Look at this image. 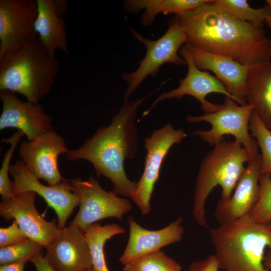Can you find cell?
I'll list each match as a JSON object with an SVG mask.
<instances>
[{"instance_id":"32","label":"cell","mask_w":271,"mask_h":271,"mask_svg":"<svg viewBox=\"0 0 271 271\" xmlns=\"http://www.w3.org/2000/svg\"><path fill=\"white\" fill-rule=\"evenodd\" d=\"M30 261L35 266L37 271H56L43 256L42 252L35 255Z\"/></svg>"},{"instance_id":"17","label":"cell","mask_w":271,"mask_h":271,"mask_svg":"<svg viewBox=\"0 0 271 271\" xmlns=\"http://www.w3.org/2000/svg\"><path fill=\"white\" fill-rule=\"evenodd\" d=\"M261 156L250 158L229 199H220L215 217L219 224L233 221L248 216L257 202L260 191Z\"/></svg>"},{"instance_id":"1","label":"cell","mask_w":271,"mask_h":271,"mask_svg":"<svg viewBox=\"0 0 271 271\" xmlns=\"http://www.w3.org/2000/svg\"><path fill=\"white\" fill-rule=\"evenodd\" d=\"M213 2L175 16L184 28L185 45L249 67L270 61L269 40L264 29L235 18Z\"/></svg>"},{"instance_id":"13","label":"cell","mask_w":271,"mask_h":271,"mask_svg":"<svg viewBox=\"0 0 271 271\" xmlns=\"http://www.w3.org/2000/svg\"><path fill=\"white\" fill-rule=\"evenodd\" d=\"M35 0L0 1V56L7 51L38 38Z\"/></svg>"},{"instance_id":"4","label":"cell","mask_w":271,"mask_h":271,"mask_svg":"<svg viewBox=\"0 0 271 271\" xmlns=\"http://www.w3.org/2000/svg\"><path fill=\"white\" fill-rule=\"evenodd\" d=\"M219 269L267 271L264 253L271 250V222L257 223L248 216L220 224L209 231Z\"/></svg>"},{"instance_id":"10","label":"cell","mask_w":271,"mask_h":271,"mask_svg":"<svg viewBox=\"0 0 271 271\" xmlns=\"http://www.w3.org/2000/svg\"><path fill=\"white\" fill-rule=\"evenodd\" d=\"M10 173L13 178L14 196L28 191L39 195L56 212L58 228L63 229L68 218L79 203V197L72 191L69 180L65 179L53 186L45 185L28 170L22 160L11 164Z\"/></svg>"},{"instance_id":"5","label":"cell","mask_w":271,"mask_h":271,"mask_svg":"<svg viewBox=\"0 0 271 271\" xmlns=\"http://www.w3.org/2000/svg\"><path fill=\"white\" fill-rule=\"evenodd\" d=\"M249 157L239 142L224 140L214 146L202 160L196 177L192 213L200 226L208 228L206 202L217 186L222 189L221 199L228 200L248 163Z\"/></svg>"},{"instance_id":"29","label":"cell","mask_w":271,"mask_h":271,"mask_svg":"<svg viewBox=\"0 0 271 271\" xmlns=\"http://www.w3.org/2000/svg\"><path fill=\"white\" fill-rule=\"evenodd\" d=\"M24 133L18 130L9 138L3 139L2 142L9 144L10 148L5 154L0 170V194L3 200H7L14 197L13 191V183L9 177L11 160L13 153Z\"/></svg>"},{"instance_id":"2","label":"cell","mask_w":271,"mask_h":271,"mask_svg":"<svg viewBox=\"0 0 271 271\" xmlns=\"http://www.w3.org/2000/svg\"><path fill=\"white\" fill-rule=\"evenodd\" d=\"M133 101H124L107 126L99 127L78 149L69 150L65 158L70 161L90 162L97 177L105 176L113 184L112 192L131 199L137 182L125 173L126 159H133L137 152V129L135 123L138 109L151 94Z\"/></svg>"},{"instance_id":"12","label":"cell","mask_w":271,"mask_h":271,"mask_svg":"<svg viewBox=\"0 0 271 271\" xmlns=\"http://www.w3.org/2000/svg\"><path fill=\"white\" fill-rule=\"evenodd\" d=\"M68 151L64 138L52 130L33 141L23 142L19 154L32 174L53 186L65 180L60 172L58 158Z\"/></svg>"},{"instance_id":"23","label":"cell","mask_w":271,"mask_h":271,"mask_svg":"<svg viewBox=\"0 0 271 271\" xmlns=\"http://www.w3.org/2000/svg\"><path fill=\"white\" fill-rule=\"evenodd\" d=\"M84 231L91 255L93 268L95 271H109L105 259L104 244L111 237L125 233V229L115 223L103 226L94 223Z\"/></svg>"},{"instance_id":"22","label":"cell","mask_w":271,"mask_h":271,"mask_svg":"<svg viewBox=\"0 0 271 271\" xmlns=\"http://www.w3.org/2000/svg\"><path fill=\"white\" fill-rule=\"evenodd\" d=\"M212 0H126L123 3L124 8L128 12L138 13L145 10L140 18L144 27L150 26L156 17L162 13L167 15L174 14L182 15Z\"/></svg>"},{"instance_id":"14","label":"cell","mask_w":271,"mask_h":271,"mask_svg":"<svg viewBox=\"0 0 271 271\" xmlns=\"http://www.w3.org/2000/svg\"><path fill=\"white\" fill-rule=\"evenodd\" d=\"M36 193L28 191L2 200L0 215L7 221L15 220L20 228L31 240L46 247L58 234L56 220L48 221L37 211L35 204Z\"/></svg>"},{"instance_id":"19","label":"cell","mask_w":271,"mask_h":271,"mask_svg":"<svg viewBox=\"0 0 271 271\" xmlns=\"http://www.w3.org/2000/svg\"><path fill=\"white\" fill-rule=\"evenodd\" d=\"M186 46L191 51L195 63L200 69L212 72L238 104H247L246 82L250 67L226 56Z\"/></svg>"},{"instance_id":"16","label":"cell","mask_w":271,"mask_h":271,"mask_svg":"<svg viewBox=\"0 0 271 271\" xmlns=\"http://www.w3.org/2000/svg\"><path fill=\"white\" fill-rule=\"evenodd\" d=\"M45 248V257L56 271H83L93 267L84 231L75 226L61 229Z\"/></svg>"},{"instance_id":"20","label":"cell","mask_w":271,"mask_h":271,"mask_svg":"<svg viewBox=\"0 0 271 271\" xmlns=\"http://www.w3.org/2000/svg\"><path fill=\"white\" fill-rule=\"evenodd\" d=\"M38 16L35 30L44 47L55 55L59 49L69 54L66 32V25L63 17L68 3L66 0H36Z\"/></svg>"},{"instance_id":"3","label":"cell","mask_w":271,"mask_h":271,"mask_svg":"<svg viewBox=\"0 0 271 271\" xmlns=\"http://www.w3.org/2000/svg\"><path fill=\"white\" fill-rule=\"evenodd\" d=\"M59 69L55 55L38 38L0 56V92L18 93L39 104L51 91Z\"/></svg>"},{"instance_id":"18","label":"cell","mask_w":271,"mask_h":271,"mask_svg":"<svg viewBox=\"0 0 271 271\" xmlns=\"http://www.w3.org/2000/svg\"><path fill=\"white\" fill-rule=\"evenodd\" d=\"M128 223L129 237L119 259L123 265L141 256L180 241L185 231L181 217L168 226L155 230L142 227L130 216L128 217Z\"/></svg>"},{"instance_id":"21","label":"cell","mask_w":271,"mask_h":271,"mask_svg":"<svg viewBox=\"0 0 271 271\" xmlns=\"http://www.w3.org/2000/svg\"><path fill=\"white\" fill-rule=\"evenodd\" d=\"M245 98L253 111L271 130V61L249 68L246 82Z\"/></svg>"},{"instance_id":"31","label":"cell","mask_w":271,"mask_h":271,"mask_svg":"<svg viewBox=\"0 0 271 271\" xmlns=\"http://www.w3.org/2000/svg\"><path fill=\"white\" fill-rule=\"evenodd\" d=\"M219 267L214 254L191 262L188 271H219Z\"/></svg>"},{"instance_id":"6","label":"cell","mask_w":271,"mask_h":271,"mask_svg":"<svg viewBox=\"0 0 271 271\" xmlns=\"http://www.w3.org/2000/svg\"><path fill=\"white\" fill-rule=\"evenodd\" d=\"M168 26L165 33L156 40L144 38L135 30L130 29L135 39L145 46L146 53L139 62L136 70L122 75V79L128 84L123 95L124 101L128 100L147 77L155 76L163 64L168 63L178 65L186 64L185 60L179 56L181 48L186 43L184 28L175 17L169 20Z\"/></svg>"},{"instance_id":"26","label":"cell","mask_w":271,"mask_h":271,"mask_svg":"<svg viewBox=\"0 0 271 271\" xmlns=\"http://www.w3.org/2000/svg\"><path fill=\"white\" fill-rule=\"evenodd\" d=\"M249 130L261 151L260 173L271 178V130L253 111L250 119Z\"/></svg>"},{"instance_id":"15","label":"cell","mask_w":271,"mask_h":271,"mask_svg":"<svg viewBox=\"0 0 271 271\" xmlns=\"http://www.w3.org/2000/svg\"><path fill=\"white\" fill-rule=\"evenodd\" d=\"M2 111L0 129L15 128L23 131L29 141L53 130L52 118L39 104L23 101L11 91L0 92Z\"/></svg>"},{"instance_id":"28","label":"cell","mask_w":271,"mask_h":271,"mask_svg":"<svg viewBox=\"0 0 271 271\" xmlns=\"http://www.w3.org/2000/svg\"><path fill=\"white\" fill-rule=\"evenodd\" d=\"M258 200L250 211V219L257 223L271 222V178L260 175Z\"/></svg>"},{"instance_id":"8","label":"cell","mask_w":271,"mask_h":271,"mask_svg":"<svg viewBox=\"0 0 271 271\" xmlns=\"http://www.w3.org/2000/svg\"><path fill=\"white\" fill-rule=\"evenodd\" d=\"M69 182L72 191L79 197V208L69 225L84 231L90 225L104 218L114 217L121 220L132 208L128 199L105 191L92 176L87 180L76 178Z\"/></svg>"},{"instance_id":"34","label":"cell","mask_w":271,"mask_h":271,"mask_svg":"<svg viewBox=\"0 0 271 271\" xmlns=\"http://www.w3.org/2000/svg\"><path fill=\"white\" fill-rule=\"evenodd\" d=\"M263 264L266 270L267 271L271 270V250H270V252L265 256Z\"/></svg>"},{"instance_id":"33","label":"cell","mask_w":271,"mask_h":271,"mask_svg":"<svg viewBox=\"0 0 271 271\" xmlns=\"http://www.w3.org/2000/svg\"><path fill=\"white\" fill-rule=\"evenodd\" d=\"M28 260H22L0 265V271H24V266Z\"/></svg>"},{"instance_id":"25","label":"cell","mask_w":271,"mask_h":271,"mask_svg":"<svg viewBox=\"0 0 271 271\" xmlns=\"http://www.w3.org/2000/svg\"><path fill=\"white\" fill-rule=\"evenodd\" d=\"M181 265L163 250L141 256L123 265V271H181Z\"/></svg>"},{"instance_id":"9","label":"cell","mask_w":271,"mask_h":271,"mask_svg":"<svg viewBox=\"0 0 271 271\" xmlns=\"http://www.w3.org/2000/svg\"><path fill=\"white\" fill-rule=\"evenodd\" d=\"M187 136L182 129H175L171 124L167 123L145 139L147 153L144 169L131 198L142 215H147L151 211L152 194L166 155L174 145L180 144Z\"/></svg>"},{"instance_id":"35","label":"cell","mask_w":271,"mask_h":271,"mask_svg":"<svg viewBox=\"0 0 271 271\" xmlns=\"http://www.w3.org/2000/svg\"><path fill=\"white\" fill-rule=\"evenodd\" d=\"M266 4L268 6L270 9V14L265 20V23L270 28H271V0H266Z\"/></svg>"},{"instance_id":"11","label":"cell","mask_w":271,"mask_h":271,"mask_svg":"<svg viewBox=\"0 0 271 271\" xmlns=\"http://www.w3.org/2000/svg\"><path fill=\"white\" fill-rule=\"evenodd\" d=\"M179 55L185 60L187 65L186 76L180 80L177 88L161 94L151 107L143 113V117L147 115L159 102L166 99H180L186 95L197 99L205 113L216 111L222 107V104H214L206 99L207 96L210 93H220L233 100L223 84L215 76L196 66L191 51L185 45L181 48Z\"/></svg>"},{"instance_id":"30","label":"cell","mask_w":271,"mask_h":271,"mask_svg":"<svg viewBox=\"0 0 271 271\" xmlns=\"http://www.w3.org/2000/svg\"><path fill=\"white\" fill-rule=\"evenodd\" d=\"M30 238L13 220L7 227L0 228V247H3L28 240Z\"/></svg>"},{"instance_id":"36","label":"cell","mask_w":271,"mask_h":271,"mask_svg":"<svg viewBox=\"0 0 271 271\" xmlns=\"http://www.w3.org/2000/svg\"><path fill=\"white\" fill-rule=\"evenodd\" d=\"M83 271H95L93 267H90Z\"/></svg>"},{"instance_id":"24","label":"cell","mask_w":271,"mask_h":271,"mask_svg":"<svg viewBox=\"0 0 271 271\" xmlns=\"http://www.w3.org/2000/svg\"><path fill=\"white\" fill-rule=\"evenodd\" d=\"M213 4L235 18L261 28H263L270 14L267 4L263 7L253 8L246 0H215Z\"/></svg>"},{"instance_id":"27","label":"cell","mask_w":271,"mask_h":271,"mask_svg":"<svg viewBox=\"0 0 271 271\" xmlns=\"http://www.w3.org/2000/svg\"><path fill=\"white\" fill-rule=\"evenodd\" d=\"M44 246L29 239L27 241L0 248V265L22 260L30 261L36 254L43 252Z\"/></svg>"},{"instance_id":"37","label":"cell","mask_w":271,"mask_h":271,"mask_svg":"<svg viewBox=\"0 0 271 271\" xmlns=\"http://www.w3.org/2000/svg\"><path fill=\"white\" fill-rule=\"evenodd\" d=\"M269 45H270V48L271 50V39L269 40Z\"/></svg>"},{"instance_id":"7","label":"cell","mask_w":271,"mask_h":271,"mask_svg":"<svg viewBox=\"0 0 271 271\" xmlns=\"http://www.w3.org/2000/svg\"><path fill=\"white\" fill-rule=\"evenodd\" d=\"M252 106L238 104L225 96L224 103L219 110L200 116L188 115L186 120L190 123L205 121L209 123V130H197L193 134L211 146L223 141L224 136L230 135L241 143L246 150L249 159L259 153L258 145L249 132V124L253 112Z\"/></svg>"}]
</instances>
